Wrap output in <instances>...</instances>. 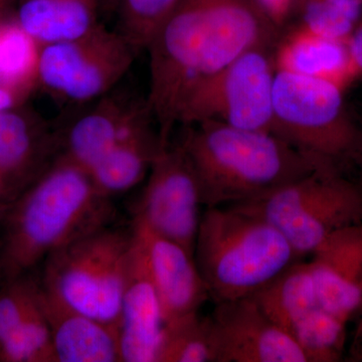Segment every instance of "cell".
Instances as JSON below:
<instances>
[{
  "instance_id": "obj_1",
  "label": "cell",
  "mask_w": 362,
  "mask_h": 362,
  "mask_svg": "<svg viewBox=\"0 0 362 362\" xmlns=\"http://www.w3.org/2000/svg\"><path fill=\"white\" fill-rule=\"evenodd\" d=\"M278 23L258 0H180L152 37L148 106L162 145L187 95L245 52L270 49Z\"/></svg>"
},
{
  "instance_id": "obj_2",
  "label": "cell",
  "mask_w": 362,
  "mask_h": 362,
  "mask_svg": "<svg viewBox=\"0 0 362 362\" xmlns=\"http://www.w3.org/2000/svg\"><path fill=\"white\" fill-rule=\"evenodd\" d=\"M114 216L111 199L98 192L89 173L57 156L0 218V287L35 272L52 252Z\"/></svg>"
},
{
  "instance_id": "obj_3",
  "label": "cell",
  "mask_w": 362,
  "mask_h": 362,
  "mask_svg": "<svg viewBox=\"0 0 362 362\" xmlns=\"http://www.w3.org/2000/svg\"><path fill=\"white\" fill-rule=\"evenodd\" d=\"M185 126L178 143L192 163L206 209L252 201L318 169L337 166L273 133L211 120Z\"/></svg>"
},
{
  "instance_id": "obj_4",
  "label": "cell",
  "mask_w": 362,
  "mask_h": 362,
  "mask_svg": "<svg viewBox=\"0 0 362 362\" xmlns=\"http://www.w3.org/2000/svg\"><path fill=\"white\" fill-rule=\"evenodd\" d=\"M194 259L214 303L252 296L300 259L268 221L235 207L202 214Z\"/></svg>"
},
{
  "instance_id": "obj_5",
  "label": "cell",
  "mask_w": 362,
  "mask_h": 362,
  "mask_svg": "<svg viewBox=\"0 0 362 362\" xmlns=\"http://www.w3.org/2000/svg\"><path fill=\"white\" fill-rule=\"evenodd\" d=\"M112 223L81 233L42 263V289L61 303L118 327L134 233Z\"/></svg>"
},
{
  "instance_id": "obj_6",
  "label": "cell",
  "mask_w": 362,
  "mask_h": 362,
  "mask_svg": "<svg viewBox=\"0 0 362 362\" xmlns=\"http://www.w3.org/2000/svg\"><path fill=\"white\" fill-rule=\"evenodd\" d=\"M270 223L298 256L312 254L337 230L362 223V188L326 166L258 199L232 204Z\"/></svg>"
},
{
  "instance_id": "obj_7",
  "label": "cell",
  "mask_w": 362,
  "mask_h": 362,
  "mask_svg": "<svg viewBox=\"0 0 362 362\" xmlns=\"http://www.w3.org/2000/svg\"><path fill=\"white\" fill-rule=\"evenodd\" d=\"M272 132L339 168L362 149V131L347 113L337 84L280 69L274 78Z\"/></svg>"
},
{
  "instance_id": "obj_8",
  "label": "cell",
  "mask_w": 362,
  "mask_h": 362,
  "mask_svg": "<svg viewBox=\"0 0 362 362\" xmlns=\"http://www.w3.org/2000/svg\"><path fill=\"white\" fill-rule=\"evenodd\" d=\"M137 54L122 33L100 23L75 39L42 45L39 87L61 101L89 103L114 89Z\"/></svg>"
},
{
  "instance_id": "obj_9",
  "label": "cell",
  "mask_w": 362,
  "mask_h": 362,
  "mask_svg": "<svg viewBox=\"0 0 362 362\" xmlns=\"http://www.w3.org/2000/svg\"><path fill=\"white\" fill-rule=\"evenodd\" d=\"M268 51L245 52L202 81L181 105L178 123L211 120L240 129L273 133L275 71Z\"/></svg>"
},
{
  "instance_id": "obj_10",
  "label": "cell",
  "mask_w": 362,
  "mask_h": 362,
  "mask_svg": "<svg viewBox=\"0 0 362 362\" xmlns=\"http://www.w3.org/2000/svg\"><path fill=\"white\" fill-rule=\"evenodd\" d=\"M202 206L199 182L180 143L159 149L135 204L133 223L180 245L194 257Z\"/></svg>"
},
{
  "instance_id": "obj_11",
  "label": "cell",
  "mask_w": 362,
  "mask_h": 362,
  "mask_svg": "<svg viewBox=\"0 0 362 362\" xmlns=\"http://www.w3.org/2000/svg\"><path fill=\"white\" fill-rule=\"evenodd\" d=\"M209 317L216 362H306L291 335L252 296L216 303Z\"/></svg>"
},
{
  "instance_id": "obj_12",
  "label": "cell",
  "mask_w": 362,
  "mask_h": 362,
  "mask_svg": "<svg viewBox=\"0 0 362 362\" xmlns=\"http://www.w3.org/2000/svg\"><path fill=\"white\" fill-rule=\"evenodd\" d=\"M59 154L58 133L23 105L0 111V214L28 189Z\"/></svg>"
},
{
  "instance_id": "obj_13",
  "label": "cell",
  "mask_w": 362,
  "mask_h": 362,
  "mask_svg": "<svg viewBox=\"0 0 362 362\" xmlns=\"http://www.w3.org/2000/svg\"><path fill=\"white\" fill-rule=\"evenodd\" d=\"M118 324L122 362H156L164 323L146 255L134 230Z\"/></svg>"
},
{
  "instance_id": "obj_14",
  "label": "cell",
  "mask_w": 362,
  "mask_h": 362,
  "mask_svg": "<svg viewBox=\"0 0 362 362\" xmlns=\"http://www.w3.org/2000/svg\"><path fill=\"white\" fill-rule=\"evenodd\" d=\"M132 228L144 247L164 323L197 313L211 296L194 257L144 226L132 223Z\"/></svg>"
},
{
  "instance_id": "obj_15",
  "label": "cell",
  "mask_w": 362,
  "mask_h": 362,
  "mask_svg": "<svg viewBox=\"0 0 362 362\" xmlns=\"http://www.w3.org/2000/svg\"><path fill=\"white\" fill-rule=\"evenodd\" d=\"M312 255L319 305L349 322L362 301V223L331 233Z\"/></svg>"
},
{
  "instance_id": "obj_16",
  "label": "cell",
  "mask_w": 362,
  "mask_h": 362,
  "mask_svg": "<svg viewBox=\"0 0 362 362\" xmlns=\"http://www.w3.org/2000/svg\"><path fill=\"white\" fill-rule=\"evenodd\" d=\"M144 103L128 101L111 92L96 100L80 117L58 133L59 156L88 173L120 139Z\"/></svg>"
},
{
  "instance_id": "obj_17",
  "label": "cell",
  "mask_w": 362,
  "mask_h": 362,
  "mask_svg": "<svg viewBox=\"0 0 362 362\" xmlns=\"http://www.w3.org/2000/svg\"><path fill=\"white\" fill-rule=\"evenodd\" d=\"M146 101L120 139L89 171L98 192L111 199L144 180L162 145Z\"/></svg>"
},
{
  "instance_id": "obj_18",
  "label": "cell",
  "mask_w": 362,
  "mask_h": 362,
  "mask_svg": "<svg viewBox=\"0 0 362 362\" xmlns=\"http://www.w3.org/2000/svg\"><path fill=\"white\" fill-rule=\"evenodd\" d=\"M42 304L57 362H122L118 327L74 310L44 289Z\"/></svg>"
},
{
  "instance_id": "obj_19",
  "label": "cell",
  "mask_w": 362,
  "mask_h": 362,
  "mask_svg": "<svg viewBox=\"0 0 362 362\" xmlns=\"http://www.w3.org/2000/svg\"><path fill=\"white\" fill-rule=\"evenodd\" d=\"M13 14L40 45L75 39L100 25L103 0H18Z\"/></svg>"
},
{
  "instance_id": "obj_20",
  "label": "cell",
  "mask_w": 362,
  "mask_h": 362,
  "mask_svg": "<svg viewBox=\"0 0 362 362\" xmlns=\"http://www.w3.org/2000/svg\"><path fill=\"white\" fill-rule=\"evenodd\" d=\"M274 323L291 335L307 314L319 306L310 263L294 262L252 295Z\"/></svg>"
},
{
  "instance_id": "obj_21",
  "label": "cell",
  "mask_w": 362,
  "mask_h": 362,
  "mask_svg": "<svg viewBox=\"0 0 362 362\" xmlns=\"http://www.w3.org/2000/svg\"><path fill=\"white\" fill-rule=\"evenodd\" d=\"M40 47L13 11L0 14V88L23 99L30 96L39 87Z\"/></svg>"
},
{
  "instance_id": "obj_22",
  "label": "cell",
  "mask_w": 362,
  "mask_h": 362,
  "mask_svg": "<svg viewBox=\"0 0 362 362\" xmlns=\"http://www.w3.org/2000/svg\"><path fill=\"white\" fill-rule=\"evenodd\" d=\"M350 63L344 42L325 39L302 30L287 40L279 52L280 70L312 77L327 78Z\"/></svg>"
},
{
  "instance_id": "obj_23",
  "label": "cell",
  "mask_w": 362,
  "mask_h": 362,
  "mask_svg": "<svg viewBox=\"0 0 362 362\" xmlns=\"http://www.w3.org/2000/svg\"><path fill=\"white\" fill-rule=\"evenodd\" d=\"M346 321L319 305L295 326L291 337L306 362L341 361L346 349Z\"/></svg>"
},
{
  "instance_id": "obj_24",
  "label": "cell",
  "mask_w": 362,
  "mask_h": 362,
  "mask_svg": "<svg viewBox=\"0 0 362 362\" xmlns=\"http://www.w3.org/2000/svg\"><path fill=\"white\" fill-rule=\"evenodd\" d=\"M156 362H216L209 317L197 312L166 323Z\"/></svg>"
},
{
  "instance_id": "obj_25",
  "label": "cell",
  "mask_w": 362,
  "mask_h": 362,
  "mask_svg": "<svg viewBox=\"0 0 362 362\" xmlns=\"http://www.w3.org/2000/svg\"><path fill=\"white\" fill-rule=\"evenodd\" d=\"M362 13V0H306L302 30L344 42L356 30Z\"/></svg>"
},
{
  "instance_id": "obj_26",
  "label": "cell",
  "mask_w": 362,
  "mask_h": 362,
  "mask_svg": "<svg viewBox=\"0 0 362 362\" xmlns=\"http://www.w3.org/2000/svg\"><path fill=\"white\" fill-rule=\"evenodd\" d=\"M180 0H118L119 30L138 52L146 49L156 30Z\"/></svg>"
},
{
  "instance_id": "obj_27",
  "label": "cell",
  "mask_w": 362,
  "mask_h": 362,
  "mask_svg": "<svg viewBox=\"0 0 362 362\" xmlns=\"http://www.w3.org/2000/svg\"><path fill=\"white\" fill-rule=\"evenodd\" d=\"M354 315L356 316V327L350 341L346 361L362 362V301L358 308L354 312Z\"/></svg>"
},
{
  "instance_id": "obj_28",
  "label": "cell",
  "mask_w": 362,
  "mask_h": 362,
  "mask_svg": "<svg viewBox=\"0 0 362 362\" xmlns=\"http://www.w3.org/2000/svg\"><path fill=\"white\" fill-rule=\"evenodd\" d=\"M267 13L273 18L276 23H280L282 18L289 11L293 0H258Z\"/></svg>"
},
{
  "instance_id": "obj_29",
  "label": "cell",
  "mask_w": 362,
  "mask_h": 362,
  "mask_svg": "<svg viewBox=\"0 0 362 362\" xmlns=\"http://www.w3.org/2000/svg\"><path fill=\"white\" fill-rule=\"evenodd\" d=\"M349 49L350 63L362 71V26L354 30L349 37Z\"/></svg>"
},
{
  "instance_id": "obj_30",
  "label": "cell",
  "mask_w": 362,
  "mask_h": 362,
  "mask_svg": "<svg viewBox=\"0 0 362 362\" xmlns=\"http://www.w3.org/2000/svg\"><path fill=\"white\" fill-rule=\"evenodd\" d=\"M25 100L18 95L14 94V93L0 88V111L20 106V105L23 104Z\"/></svg>"
},
{
  "instance_id": "obj_31",
  "label": "cell",
  "mask_w": 362,
  "mask_h": 362,
  "mask_svg": "<svg viewBox=\"0 0 362 362\" xmlns=\"http://www.w3.org/2000/svg\"><path fill=\"white\" fill-rule=\"evenodd\" d=\"M16 1L18 0H0V14L11 11Z\"/></svg>"
},
{
  "instance_id": "obj_32",
  "label": "cell",
  "mask_w": 362,
  "mask_h": 362,
  "mask_svg": "<svg viewBox=\"0 0 362 362\" xmlns=\"http://www.w3.org/2000/svg\"><path fill=\"white\" fill-rule=\"evenodd\" d=\"M118 0H103V8L106 13H113L116 11Z\"/></svg>"
},
{
  "instance_id": "obj_33",
  "label": "cell",
  "mask_w": 362,
  "mask_h": 362,
  "mask_svg": "<svg viewBox=\"0 0 362 362\" xmlns=\"http://www.w3.org/2000/svg\"><path fill=\"white\" fill-rule=\"evenodd\" d=\"M352 164H354V165H356L357 168L359 169V173H361V182L359 183V185H361V187L362 188V149L361 151H359V153L357 154V156L356 157V159H354V162H352Z\"/></svg>"
},
{
  "instance_id": "obj_34",
  "label": "cell",
  "mask_w": 362,
  "mask_h": 362,
  "mask_svg": "<svg viewBox=\"0 0 362 362\" xmlns=\"http://www.w3.org/2000/svg\"><path fill=\"white\" fill-rule=\"evenodd\" d=\"M1 216H2V214H0V218H1Z\"/></svg>"
}]
</instances>
